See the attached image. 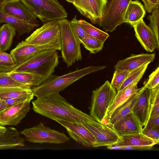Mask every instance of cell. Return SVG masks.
I'll return each instance as SVG.
<instances>
[{
  "label": "cell",
  "mask_w": 159,
  "mask_h": 159,
  "mask_svg": "<svg viewBox=\"0 0 159 159\" xmlns=\"http://www.w3.org/2000/svg\"><path fill=\"white\" fill-rule=\"evenodd\" d=\"M32 104L35 112L54 120L61 119L84 123L92 118L74 107L59 93L37 98L32 102Z\"/></svg>",
  "instance_id": "cell-1"
},
{
  "label": "cell",
  "mask_w": 159,
  "mask_h": 159,
  "mask_svg": "<svg viewBox=\"0 0 159 159\" xmlns=\"http://www.w3.org/2000/svg\"><path fill=\"white\" fill-rule=\"evenodd\" d=\"M105 66H91L61 76L51 75L40 85L33 88L34 96L37 98L56 93H59L83 77L93 72L102 70Z\"/></svg>",
  "instance_id": "cell-2"
},
{
  "label": "cell",
  "mask_w": 159,
  "mask_h": 159,
  "mask_svg": "<svg viewBox=\"0 0 159 159\" xmlns=\"http://www.w3.org/2000/svg\"><path fill=\"white\" fill-rule=\"evenodd\" d=\"M58 63L56 50H46L16 66L11 71L34 73L43 77L46 80L54 72Z\"/></svg>",
  "instance_id": "cell-3"
},
{
  "label": "cell",
  "mask_w": 159,
  "mask_h": 159,
  "mask_svg": "<svg viewBox=\"0 0 159 159\" xmlns=\"http://www.w3.org/2000/svg\"><path fill=\"white\" fill-rule=\"evenodd\" d=\"M60 29L62 57L68 67L82 59L80 43L72 29L70 21L65 18L57 20Z\"/></svg>",
  "instance_id": "cell-4"
},
{
  "label": "cell",
  "mask_w": 159,
  "mask_h": 159,
  "mask_svg": "<svg viewBox=\"0 0 159 159\" xmlns=\"http://www.w3.org/2000/svg\"><path fill=\"white\" fill-rule=\"evenodd\" d=\"M116 93V90L108 80L93 90L89 107L90 115L99 123L104 124L108 109Z\"/></svg>",
  "instance_id": "cell-5"
},
{
  "label": "cell",
  "mask_w": 159,
  "mask_h": 159,
  "mask_svg": "<svg viewBox=\"0 0 159 159\" xmlns=\"http://www.w3.org/2000/svg\"><path fill=\"white\" fill-rule=\"evenodd\" d=\"M43 23L66 18L67 13L57 0H20Z\"/></svg>",
  "instance_id": "cell-6"
},
{
  "label": "cell",
  "mask_w": 159,
  "mask_h": 159,
  "mask_svg": "<svg viewBox=\"0 0 159 159\" xmlns=\"http://www.w3.org/2000/svg\"><path fill=\"white\" fill-rule=\"evenodd\" d=\"M27 141L33 143L61 144L69 140L63 133L52 129L40 122L37 125L21 131Z\"/></svg>",
  "instance_id": "cell-7"
},
{
  "label": "cell",
  "mask_w": 159,
  "mask_h": 159,
  "mask_svg": "<svg viewBox=\"0 0 159 159\" xmlns=\"http://www.w3.org/2000/svg\"><path fill=\"white\" fill-rule=\"evenodd\" d=\"M132 0H110L105 13L99 25L106 32H111L124 23V17L128 6Z\"/></svg>",
  "instance_id": "cell-8"
},
{
  "label": "cell",
  "mask_w": 159,
  "mask_h": 159,
  "mask_svg": "<svg viewBox=\"0 0 159 159\" xmlns=\"http://www.w3.org/2000/svg\"><path fill=\"white\" fill-rule=\"evenodd\" d=\"M25 41L29 43L41 45L51 44L61 49L60 29L57 20L44 23L27 37Z\"/></svg>",
  "instance_id": "cell-9"
},
{
  "label": "cell",
  "mask_w": 159,
  "mask_h": 159,
  "mask_svg": "<svg viewBox=\"0 0 159 159\" xmlns=\"http://www.w3.org/2000/svg\"><path fill=\"white\" fill-rule=\"evenodd\" d=\"M82 124L95 139L96 142L94 147L114 145L120 138L111 127L99 123L93 117Z\"/></svg>",
  "instance_id": "cell-10"
},
{
  "label": "cell",
  "mask_w": 159,
  "mask_h": 159,
  "mask_svg": "<svg viewBox=\"0 0 159 159\" xmlns=\"http://www.w3.org/2000/svg\"><path fill=\"white\" fill-rule=\"evenodd\" d=\"M51 50H60L58 47L54 45L51 44L35 45L25 41H22L18 43L16 47L11 51L10 54L17 66L41 52Z\"/></svg>",
  "instance_id": "cell-11"
},
{
  "label": "cell",
  "mask_w": 159,
  "mask_h": 159,
  "mask_svg": "<svg viewBox=\"0 0 159 159\" xmlns=\"http://www.w3.org/2000/svg\"><path fill=\"white\" fill-rule=\"evenodd\" d=\"M55 121L64 127L70 137L76 142L85 147H94L95 139L82 123L61 119Z\"/></svg>",
  "instance_id": "cell-12"
},
{
  "label": "cell",
  "mask_w": 159,
  "mask_h": 159,
  "mask_svg": "<svg viewBox=\"0 0 159 159\" xmlns=\"http://www.w3.org/2000/svg\"><path fill=\"white\" fill-rule=\"evenodd\" d=\"M30 101L27 100L7 107L0 113V125H18L30 111Z\"/></svg>",
  "instance_id": "cell-13"
},
{
  "label": "cell",
  "mask_w": 159,
  "mask_h": 159,
  "mask_svg": "<svg viewBox=\"0 0 159 159\" xmlns=\"http://www.w3.org/2000/svg\"><path fill=\"white\" fill-rule=\"evenodd\" d=\"M151 93V89L144 86L140 88L138 97L132 110L131 112L143 127L146 125L149 117Z\"/></svg>",
  "instance_id": "cell-14"
},
{
  "label": "cell",
  "mask_w": 159,
  "mask_h": 159,
  "mask_svg": "<svg viewBox=\"0 0 159 159\" xmlns=\"http://www.w3.org/2000/svg\"><path fill=\"white\" fill-rule=\"evenodd\" d=\"M132 26L137 40L146 51L152 52L156 48L159 49V45L154 33L152 28L145 24L143 19Z\"/></svg>",
  "instance_id": "cell-15"
},
{
  "label": "cell",
  "mask_w": 159,
  "mask_h": 159,
  "mask_svg": "<svg viewBox=\"0 0 159 159\" xmlns=\"http://www.w3.org/2000/svg\"><path fill=\"white\" fill-rule=\"evenodd\" d=\"M6 13L26 22L36 23V16L20 0H9L0 8Z\"/></svg>",
  "instance_id": "cell-16"
},
{
  "label": "cell",
  "mask_w": 159,
  "mask_h": 159,
  "mask_svg": "<svg viewBox=\"0 0 159 159\" xmlns=\"http://www.w3.org/2000/svg\"><path fill=\"white\" fill-rule=\"evenodd\" d=\"M111 127L120 137L125 135L141 133L143 129L138 119L132 112Z\"/></svg>",
  "instance_id": "cell-17"
},
{
  "label": "cell",
  "mask_w": 159,
  "mask_h": 159,
  "mask_svg": "<svg viewBox=\"0 0 159 159\" xmlns=\"http://www.w3.org/2000/svg\"><path fill=\"white\" fill-rule=\"evenodd\" d=\"M158 143L141 133L120 137L114 145L121 147L131 146L142 149H149Z\"/></svg>",
  "instance_id": "cell-18"
},
{
  "label": "cell",
  "mask_w": 159,
  "mask_h": 159,
  "mask_svg": "<svg viewBox=\"0 0 159 159\" xmlns=\"http://www.w3.org/2000/svg\"><path fill=\"white\" fill-rule=\"evenodd\" d=\"M155 53L132 54L129 57L118 61L114 66L115 70L130 72L148 63L152 62L155 58Z\"/></svg>",
  "instance_id": "cell-19"
},
{
  "label": "cell",
  "mask_w": 159,
  "mask_h": 159,
  "mask_svg": "<svg viewBox=\"0 0 159 159\" xmlns=\"http://www.w3.org/2000/svg\"><path fill=\"white\" fill-rule=\"evenodd\" d=\"M139 78L121 90L118 91L106 116L104 124L107 125L110 116L114 110L119 106L127 100L131 95L137 93L139 89L137 84L141 79Z\"/></svg>",
  "instance_id": "cell-20"
},
{
  "label": "cell",
  "mask_w": 159,
  "mask_h": 159,
  "mask_svg": "<svg viewBox=\"0 0 159 159\" xmlns=\"http://www.w3.org/2000/svg\"><path fill=\"white\" fill-rule=\"evenodd\" d=\"M25 140L16 128L8 127L0 130V149H6L25 145Z\"/></svg>",
  "instance_id": "cell-21"
},
{
  "label": "cell",
  "mask_w": 159,
  "mask_h": 159,
  "mask_svg": "<svg viewBox=\"0 0 159 159\" xmlns=\"http://www.w3.org/2000/svg\"><path fill=\"white\" fill-rule=\"evenodd\" d=\"M5 23L12 26L19 35L30 33L39 26L36 23H29L8 14L0 9V23Z\"/></svg>",
  "instance_id": "cell-22"
},
{
  "label": "cell",
  "mask_w": 159,
  "mask_h": 159,
  "mask_svg": "<svg viewBox=\"0 0 159 159\" xmlns=\"http://www.w3.org/2000/svg\"><path fill=\"white\" fill-rule=\"evenodd\" d=\"M138 96V92L133 94L125 102L117 107L110 116L107 125L111 127L131 112Z\"/></svg>",
  "instance_id": "cell-23"
},
{
  "label": "cell",
  "mask_w": 159,
  "mask_h": 159,
  "mask_svg": "<svg viewBox=\"0 0 159 159\" xmlns=\"http://www.w3.org/2000/svg\"><path fill=\"white\" fill-rule=\"evenodd\" d=\"M145 11L143 5L138 0L131 1L129 4L124 17V23L132 26L141 19L145 15Z\"/></svg>",
  "instance_id": "cell-24"
},
{
  "label": "cell",
  "mask_w": 159,
  "mask_h": 159,
  "mask_svg": "<svg viewBox=\"0 0 159 159\" xmlns=\"http://www.w3.org/2000/svg\"><path fill=\"white\" fill-rule=\"evenodd\" d=\"M7 73L9 76L16 81L31 87L39 86L46 80L43 77L31 73L11 71Z\"/></svg>",
  "instance_id": "cell-25"
},
{
  "label": "cell",
  "mask_w": 159,
  "mask_h": 159,
  "mask_svg": "<svg viewBox=\"0 0 159 159\" xmlns=\"http://www.w3.org/2000/svg\"><path fill=\"white\" fill-rule=\"evenodd\" d=\"M16 30L10 25L6 23L0 27V51L9 50L16 34Z\"/></svg>",
  "instance_id": "cell-26"
},
{
  "label": "cell",
  "mask_w": 159,
  "mask_h": 159,
  "mask_svg": "<svg viewBox=\"0 0 159 159\" xmlns=\"http://www.w3.org/2000/svg\"><path fill=\"white\" fill-rule=\"evenodd\" d=\"M34 94L31 87L0 88V98L3 99L13 98Z\"/></svg>",
  "instance_id": "cell-27"
},
{
  "label": "cell",
  "mask_w": 159,
  "mask_h": 159,
  "mask_svg": "<svg viewBox=\"0 0 159 159\" xmlns=\"http://www.w3.org/2000/svg\"><path fill=\"white\" fill-rule=\"evenodd\" d=\"M72 4L82 15L89 19L93 24H97L89 0H74Z\"/></svg>",
  "instance_id": "cell-28"
},
{
  "label": "cell",
  "mask_w": 159,
  "mask_h": 159,
  "mask_svg": "<svg viewBox=\"0 0 159 159\" xmlns=\"http://www.w3.org/2000/svg\"><path fill=\"white\" fill-rule=\"evenodd\" d=\"M79 21L86 34L96 38L104 43L109 36L108 34L95 27L84 20H80Z\"/></svg>",
  "instance_id": "cell-29"
},
{
  "label": "cell",
  "mask_w": 159,
  "mask_h": 159,
  "mask_svg": "<svg viewBox=\"0 0 159 159\" xmlns=\"http://www.w3.org/2000/svg\"><path fill=\"white\" fill-rule=\"evenodd\" d=\"M81 43L90 53L93 54L101 51L104 44L100 40L87 34H86Z\"/></svg>",
  "instance_id": "cell-30"
},
{
  "label": "cell",
  "mask_w": 159,
  "mask_h": 159,
  "mask_svg": "<svg viewBox=\"0 0 159 159\" xmlns=\"http://www.w3.org/2000/svg\"><path fill=\"white\" fill-rule=\"evenodd\" d=\"M97 24H99L105 13L107 0H89Z\"/></svg>",
  "instance_id": "cell-31"
},
{
  "label": "cell",
  "mask_w": 159,
  "mask_h": 159,
  "mask_svg": "<svg viewBox=\"0 0 159 159\" xmlns=\"http://www.w3.org/2000/svg\"><path fill=\"white\" fill-rule=\"evenodd\" d=\"M149 63H146L130 71L128 76L117 91L122 90L137 79L142 78Z\"/></svg>",
  "instance_id": "cell-32"
},
{
  "label": "cell",
  "mask_w": 159,
  "mask_h": 159,
  "mask_svg": "<svg viewBox=\"0 0 159 159\" xmlns=\"http://www.w3.org/2000/svg\"><path fill=\"white\" fill-rule=\"evenodd\" d=\"M7 72H0V88L30 87L16 81L9 76Z\"/></svg>",
  "instance_id": "cell-33"
},
{
  "label": "cell",
  "mask_w": 159,
  "mask_h": 159,
  "mask_svg": "<svg viewBox=\"0 0 159 159\" xmlns=\"http://www.w3.org/2000/svg\"><path fill=\"white\" fill-rule=\"evenodd\" d=\"M115 70L111 84L113 88L117 91L128 76L130 72L125 70Z\"/></svg>",
  "instance_id": "cell-34"
},
{
  "label": "cell",
  "mask_w": 159,
  "mask_h": 159,
  "mask_svg": "<svg viewBox=\"0 0 159 159\" xmlns=\"http://www.w3.org/2000/svg\"><path fill=\"white\" fill-rule=\"evenodd\" d=\"M152 14L149 15L147 19L150 21V25L154 33L158 44L159 45V8L152 11Z\"/></svg>",
  "instance_id": "cell-35"
},
{
  "label": "cell",
  "mask_w": 159,
  "mask_h": 159,
  "mask_svg": "<svg viewBox=\"0 0 159 159\" xmlns=\"http://www.w3.org/2000/svg\"><path fill=\"white\" fill-rule=\"evenodd\" d=\"M70 24L75 37L81 43L86 34L82 27L79 20L77 19L76 15L70 21Z\"/></svg>",
  "instance_id": "cell-36"
},
{
  "label": "cell",
  "mask_w": 159,
  "mask_h": 159,
  "mask_svg": "<svg viewBox=\"0 0 159 159\" xmlns=\"http://www.w3.org/2000/svg\"><path fill=\"white\" fill-rule=\"evenodd\" d=\"M0 62L4 67L10 71L17 66L10 53L0 51Z\"/></svg>",
  "instance_id": "cell-37"
},
{
  "label": "cell",
  "mask_w": 159,
  "mask_h": 159,
  "mask_svg": "<svg viewBox=\"0 0 159 159\" xmlns=\"http://www.w3.org/2000/svg\"><path fill=\"white\" fill-rule=\"evenodd\" d=\"M144 86L151 89L159 85V67H158L149 76L147 81L144 83Z\"/></svg>",
  "instance_id": "cell-38"
},
{
  "label": "cell",
  "mask_w": 159,
  "mask_h": 159,
  "mask_svg": "<svg viewBox=\"0 0 159 159\" xmlns=\"http://www.w3.org/2000/svg\"><path fill=\"white\" fill-rule=\"evenodd\" d=\"M34 96V94H32L15 98H8L4 100L7 105L8 107H9L17 103L27 100L31 101L33 99Z\"/></svg>",
  "instance_id": "cell-39"
},
{
  "label": "cell",
  "mask_w": 159,
  "mask_h": 159,
  "mask_svg": "<svg viewBox=\"0 0 159 159\" xmlns=\"http://www.w3.org/2000/svg\"><path fill=\"white\" fill-rule=\"evenodd\" d=\"M157 128H159V115L149 117L143 130L149 129Z\"/></svg>",
  "instance_id": "cell-40"
},
{
  "label": "cell",
  "mask_w": 159,
  "mask_h": 159,
  "mask_svg": "<svg viewBox=\"0 0 159 159\" xmlns=\"http://www.w3.org/2000/svg\"><path fill=\"white\" fill-rule=\"evenodd\" d=\"M144 4V8L148 12L159 8V0H141Z\"/></svg>",
  "instance_id": "cell-41"
},
{
  "label": "cell",
  "mask_w": 159,
  "mask_h": 159,
  "mask_svg": "<svg viewBox=\"0 0 159 159\" xmlns=\"http://www.w3.org/2000/svg\"><path fill=\"white\" fill-rule=\"evenodd\" d=\"M142 133L147 137L159 143V128L149 129L143 130Z\"/></svg>",
  "instance_id": "cell-42"
},
{
  "label": "cell",
  "mask_w": 159,
  "mask_h": 159,
  "mask_svg": "<svg viewBox=\"0 0 159 159\" xmlns=\"http://www.w3.org/2000/svg\"><path fill=\"white\" fill-rule=\"evenodd\" d=\"M8 107L5 100L0 98V113Z\"/></svg>",
  "instance_id": "cell-43"
},
{
  "label": "cell",
  "mask_w": 159,
  "mask_h": 159,
  "mask_svg": "<svg viewBox=\"0 0 159 159\" xmlns=\"http://www.w3.org/2000/svg\"><path fill=\"white\" fill-rule=\"evenodd\" d=\"M10 71V70L4 67L0 62V72H7Z\"/></svg>",
  "instance_id": "cell-44"
},
{
  "label": "cell",
  "mask_w": 159,
  "mask_h": 159,
  "mask_svg": "<svg viewBox=\"0 0 159 159\" xmlns=\"http://www.w3.org/2000/svg\"><path fill=\"white\" fill-rule=\"evenodd\" d=\"M8 0H0V8Z\"/></svg>",
  "instance_id": "cell-45"
},
{
  "label": "cell",
  "mask_w": 159,
  "mask_h": 159,
  "mask_svg": "<svg viewBox=\"0 0 159 159\" xmlns=\"http://www.w3.org/2000/svg\"><path fill=\"white\" fill-rule=\"evenodd\" d=\"M6 128V127H5L0 125V130L5 129Z\"/></svg>",
  "instance_id": "cell-46"
},
{
  "label": "cell",
  "mask_w": 159,
  "mask_h": 159,
  "mask_svg": "<svg viewBox=\"0 0 159 159\" xmlns=\"http://www.w3.org/2000/svg\"><path fill=\"white\" fill-rule=\"evenodd\" d=\"M65 1H66L70 3H73L74 0H65Z\"/></svg>",
  "instance_id": "cell-47"
}]
</instances>
